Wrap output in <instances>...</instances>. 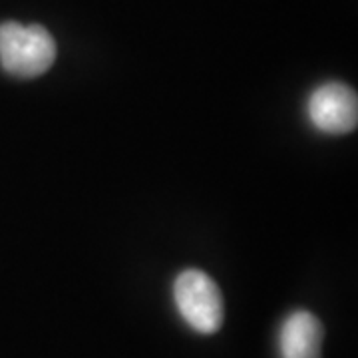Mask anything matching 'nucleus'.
Returning <instances> with one entry per match:
<instances>
[{
	"mask_svg": "<svg viewBox=\"0 0 358 358\" xmlns=\"http://www.w3.org/2000/svg\"><path fill=\"white\" fill-rule=\"evenodd\" d=\"M173 301L181 319L199 334L217 333L225 319L217 282L199 268L181 271L173 282Z\"/></svg>",
	"mask_w": 358,
	"mask_h": 358,
	"instance_id": "obj_2",
	"label": "nucleus"
},
{
	"mask_svg": "<svg viewBox=\"0 0 358 358\" xmlns=\"http://www.w3.org/2000/svg\"><path fill=\"white\" fill-rule=\"evenodd\" d=\"M308 122L327 136H345L357 129V92L343 82H327L310 92L307 100Z\"/></svg>",
	"mask_w": 358,
	"mask_h": 358,
	"instance_id": "obj_3",
	"label": "nucleus"
},
{
	"mask_svg": "<svg viewBox=\"0 0 358 358\" xmlns=\"http://www.w3.org/2000/svg\"><path fill=\"white\" fill-rule=\"evenodd\" d=\"M322 322L308 310H294L282 320L279 331L281 358H320Z\"/></svg>",
	"mask_w": 358,
	"mask_h": 358,
	"instance_id": "obj_4",
	"label": "nucleus"
},
{
	"mask_svg": "<svg viewBox=\"0 0 358 358\" xmlns=\"http://www.w3.org/2000/svg\"><path fill=\"white\" fill-rule=\"evenodd\" d=\"M56 40L40 24L2 22L0 24V66L14 78L42 76L56 60Z\"/></svg>",
	"mask_w": 358,
	"mask_h": 358,
	"instance_id": "obj_1",
	"label": "nucleus"
}]
</instances>
